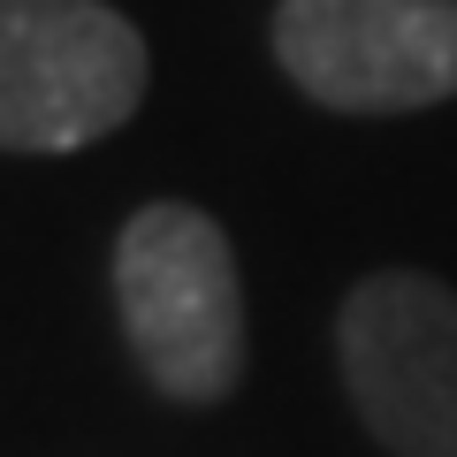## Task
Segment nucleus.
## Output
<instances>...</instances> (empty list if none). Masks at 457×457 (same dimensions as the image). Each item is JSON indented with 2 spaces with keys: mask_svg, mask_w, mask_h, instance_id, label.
<instances>
[{
  "mask_svg": "<svg viewBox=\"0 0 457 457\" xmlns=\"http://www.w3.org/2000/svg\"><path fill=\"white\" fill-rule=\"evenodd\" d=\"M145 99V38L107 0H0V153H77Z\"/></svg>",
  "mask_w": 457,
  "mask_h": 457,
  "instance_id": "f03ea898",
  "label": "nucleus"
},
{
  "mask_svg": "<svg viewBox=\"0 0 457 457\" xmlns=\"http://www.w3.org/2000/svg\"><path fill=\"white\" fill-rule=\"evenodd\" d=\"M275 62L328 114H420L457 99V0H282Z\"/></svg>",
  "mask_w": 457,
  "mask_h": 457,
  "instance_id": "20e7f679",
  "label": "nucleus"
},
{
  "mask_svg": "<svg viewBox=\"0 0 457 457\" xmlns=\"http://www.w3.org/2000/svg\"><path fill=\"white\" fill-rule=\"evenodd\" d=\"M114 312L130 359L168 404H221L245 381L237 245L206 206L153 198L114 237Z\"/></svg>",
  "mask_w": 457,
  "mask_h": 457,
  "instance_id": "f257e3e1",
  "label": "nucleus"
},
{
  "mask_svg": "<svg viewBox=\"0 0 457 457\" xmlns=\"http://www.w3.org/2000/svg\"><path fill=\"white\" fill-rule=\"evenodd\" d=\"M351 411L389 457H457V290L420 267L351 282L336 312Z\"/></svg>",
  "mask_w": 457,
  "mask_h": 457,
  "instance_id": "7ed1b4c3",
  "label": "nucleus"
}]
</instances>
